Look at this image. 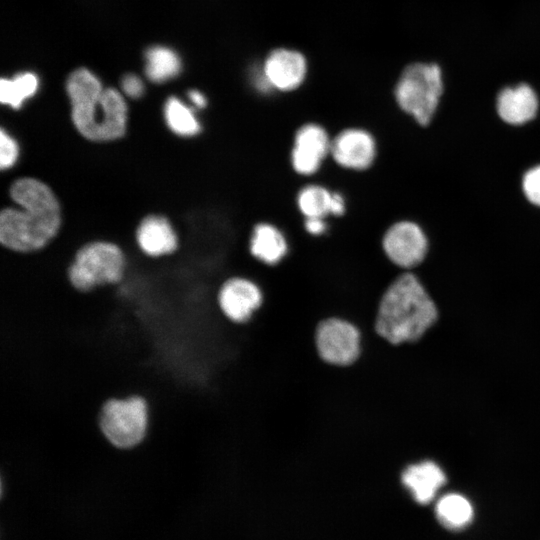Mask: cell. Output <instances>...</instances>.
Segmentation results:
<instances>
[{
  "mask_svg": "<svg viewBox=\"0 0 540 540\" xmlns=\"http://www.w3.org/2000/svg\"><path fill=\"white\" fill-rule=\"evenodd\" d=\"M147 424L146 401L136 395L106 401L99 414L102 433L117 448L138 445L145 437Z\"/></svg>",
  "mask_w": 540,
  "mask_h": 540,
  "instance_id": "obj_6",
  "label": "cell"
},
{
  "mask_svg": "<svg viewBox=\"0 0 540 540\" xmlns=\"http://www.w3.org/2000/svg\"><path fill=\"white\" fill-rule=\"evenodd\" d=\"M307 66L304 56L293 50L276 49L272 51L262 68V72L272 90L289 92L303 83Z\"/></svg>",
  "mask_w": 540,
  "mask_h": 540,
  "instance_id": "obj_12",
  "label": "cell"
},
{
  "mask_svg": "<svg viewBox=\"0 0 540 540\" xmlns=\"http://www.w3.org/2000/svg\"><path fill=\"white\" fill-rule=\"evenodd\" d=\"M295 203L304 218L328 216L341 217L346 212V200L342 193L320 183L303 185L296 193Z\"/></svg>",
  "mask_w": 540,
  "mask_h": 540,
  "instance_id": "obj_15",
  "label": "cell"
},
{
  "mask_svg": "<svg viewBox=\"0 0 540 540\" xmlns=\"http://www.w3.org/2000/svg\"><path fill=\"white\" fill-rule=\"evenodd\" d=\"M38 87V77L31 72L19 73L11 79L3 78L0 81V101L17 110L27 99L34 96Z\"/></svg>",
  "mask_w": 540,
  "mask_h": 540,
  "instance_id": "obj_21",
  "label": "cell"
},
{
  "mask_svg": "<svg viewBox=\"0 0 540 540\" xmlns=\"http://www.w3.org/2000/svg\"><path fill=\"white\" fill-rule=\"evenodd\" d=\"M443 89L442 72L437 64L413 63L402 71L394 97L403 112L425 127L437 111Z\"/></svg>",
  "mask_w": 540,
  "mask_h": 540,
  "instance_id": "obj_4",
  "label": "cell"
},
{
  "mask_svg": "<svg viewBox=\"0 0 540 540\" xmlns=\"http://www.w3.org/2000/svg\"><path fill=\"white\" fill-rule=\"evenodd\" d=\"M436 319L437 308L419 278L404 272L384 291L375 329L389 343L401 344L420 338Z\"/></svg>",
  "mask_w": 540,
  "mask_h": 540,
  "instance_id": "obj_3",
  "label": "cell"
},
{
  "mask_svg": "<svg viewBox=\"0 0 540 540\" xmlns=\"http://www.w3.org/2000/svg\"><path fill=\"white\" fill-rule=\"evenodd\" d=\"M539 109L535 90L526 83L508 86L496 97V111L506 124L520 126L533 120Z\"/></svg>",
  "mask_w": 540,
  "mask_h": 540,
  "instance_id": "obj_13",
  "label": "cell"
},
{
  "mask_svg": "<svg viewBox=\"0 0 540 540\" xmlns=\"http://www.w3.org/2000/svg\"><path fill=\"white\" fill-rule=\"evenodd\" d=\"M19 145L17 140L4 127L0 129V168H12L19 158Z\"/></svg>",
  "mask_w": 540,
  "mask_h": 540,
  "instance_id": "obj_23",
  "label": "cell"
},
{
  "mask_svg": "<svg viewBox=\"0 0 540 540\" xmlns=\"http://www.w3.org/2000/svg\"><path fill=\"white\" fill-rule=\"evenodd\" d=\"M332 137L324 126L307 122L299 126L293 136L289 161L294 173L302 177L315 175L330 157Z\"/></svg>",
  "mask_w": 540,
  "mask_h": 540,
  "instance_id": "obj_10",
  "label": "cell"
},
{
  "mask_svg": "<svg viewBox=\"0 0 540 540\" xmlns=\"http://www.w3.org/2000/svg\"><path fill=\"white\" fill-rule=\"evenodd\" d=\"M145 73L155 83H163L176 77L181 69L178 55L171 49L154 46L146 51Z\"/></svg>",
  "mask_w": 540,
  "mask_h": 540,
  "instance_id": "obj_20",
  "label": "cell"
},
{
  "mask_svg": "<svg viewBox=\"0 0 540 540\" xmlns=\"http://www.w3.org/2000/svg\"><path fill=\"white\" fill-rule=\"evenodd\" d=\"M15 206L0 213V243L17 253L36 252L47 246L62 225L60 202L52 188L34 177H20L9 187Z\"/></svg>",
  "mask_w": 540,
  "mask_h": 540,
  "instance_id": "obj_1",
  "label": "cell"
},
{
  "mask_svg": "<svg viewBox=\"0 0 540 540\" xmlns=\"http://www.w3.org/2000/svg\"><path fill=\"white\" fill-rule=\"evenodd\" d=\"M121 89L126 96L137 99L144 94L145 87L140 77L126 74L121 79Z\"/></svg>",
  "mask_w": 540,
  "mask_h": 540,
  "instance_id": "obj_24",
  "label": "cell"
},
{
  "mask_svg": "<svg viewBox=\"0 0 540 540\" xmlns=\"http://www.w3.org/2000/svg\"><path fill=\"white\" fill-rule=\"evenodd\" d=\"M188 98L191 104L198 109H203L207 106V99L205 95L199 90H189Z\"/></svg>",
  "mask_w": 540,
  "mask_h": 540,
  "instance_id": "obj_26",
  "label": "cell"
},
{
  "mask_svg": "<svg viewBox=\"0 0 540 540\" xmlns=\"http://www.w3.org/2000/svg\"><path fill=\"white\" fill-rule=\"evenodd\" d=\"M380 244L384 256L393 265L407 270L420 265L429 251V239L424 229L409 219L391 223Z\"/></svg>",
  "mask_w": 540,
  "mask_h": 540,
  "instance_id": "obj_7",
  "label": "cell"
},
{
  "mask_svg": "<svg viewBox=\"0 0 540 540\" xmlns=\"http://www.w3.org/2000/svg\"><path fill=\"white\" fill-rule=\"evenodd\" d=\"M315 343L319 356L326 363L347 366L360 354V332L351 322L340 318L321 321L316 329Z\"/></svg>",
  "mask_w": 540,
  "mask_h": 540,
  "instance_id": "obj_8",
  "label": "cell"
},
{
  "mask_svg": "<svg viewBox=\"0 0 540 540\" xmlns=\"http://www.w3.org/2000/svg\"><path fill=\"white\" fill-rule=\"evenodd\" d=\"M435 512L440 524L451 530L465 528L473 518L471 503L464 496L456 493L443 496L437 502Z\"/></svg>",
  "mask_w": 540,
  "mask_h": 540,
  "instance_id": "obj_19",
  "label": "cell"
},
{
  "mask_svg": "<svg viewBox=\"0 0 540 540\" xmlns=\"http://www.w3.org/2000/svg\"><path fill=\"white\" fill-rule=\"evenodd\" d=\"M125 255L109 241H92L82 245L67 270L71 285L81 292L100 285L118 283L125 271Z\"/></svg>",
  "mask_w": 540,
  "mask_h": 540,
  "instance_id": "obj_5",
  "label": "cell"
},
{
  "mask_svg": "<svg viewBox=\"0 0 540 540\" xmlns=\"http://www.w3.org/2000/svg\"><path fill=\"white\" fill-rule=\"evenodd\" d=\"M163 113L167 127L177 136L194 137L202 131V126L192 108L175 96L166 100Z\"/></svg>",
  "mask_w": 540,
  "mask_h": 540,
  "instance_id": "obj_18",
  "label": "cell"
},
{
  "mask_svg": "<svg viewBox=\"0 0 540 540\" xmlns=\"http://www.w3.org/2000/svg\"><path fill=\"white\" fill-rule=\"evenodd\" d=\"M303 227L310 236L320 237L328 231V222L322 217H307L304 218Z\"/></svg>",
  "mask_w": 540,
  "mask_h": 540,
  "instance_id": "obj_25",
  "label": "cell"
},
{
  "mask_svg": "<svg viewBox=\"0 0 540 540\" xmlns=\"http://www.w3.org/2000/svg\"><path fill=\"white\" fill-rule=\"evenodd\" d=\"M377 155V140L366 128L346 127L332 137L330 158L342 169L367 171L374 165Z\"/></svg>",
  "mask_w": 540,
  "mask_h": 540,
  "instance_id": "obj_9",
  "label": "cell"
},
{
  "mask_svg": "<svg viewBox=\"0 0 540 540\" xmlns=\"http://www.w3.org/2000/svg\"><path fill=\"white\" fill-rule=\"evenodd\" d=\"M248 250L258 262L267 266L280 264L289 252L287 237L275 224L267 221L256 223L250 233Z\"/></svg>",
  "mask_w": 540,
  "mask_h": 540,
  "instance_id": "obj_16",
  "label": "cell"
},
{
  "mask_svg": "<svg viewBox=\"0 0 540 540\" xmlns=\"http://www.w3.org/2000/svg\"><path fill=\"white\" fill-rule=\"evenodd\" d=\"M217 297L225 316L238 323L247 321L263 302L260 287L251 279L241 276L224 281Z\"/></svg>",
  "mask_w": 540,
  "mask_h": 540,
  "instance_id": "obj_11",
  "label": "cell"
},
{
  "mask_svg": "<svg viewBox=\"0 0 540 540\" xmlns=\"http://www.w3.org/2000/svg\"><path fill=\"white\" fill-rule=\"evenodd\" d=\"M71 120L86 140L105 143L119 140L127 130L128 107L115 88H103L88 69L74 70L66 81Z\"/></svg>",
  "mask_w": 540,
  "mask_h": 540,
  "instance_id": "obj_2",
  "label": "cell"
},
{
  "mask_svg": "<svg viewBox=\"0 0 540 540\" xmlns=\"http://www.w3.org/2000/svg\"><path fill=\"white\" fill-rule=\"evenodd\" d=\"M135 237L139 249L150 257L169 255L178 247V237L172 224L160 214L144 217L136 229Z\"/></svg>",
  "mask_w": 540,
  "mask_h": 540,
  "instance_id": "obj_14",
  "label": "cell"
},
{
  "mask_svg": "<svg viewBox=\"0 0 540 540\" xmlns=\"http://www.w3.org/2000/svg\"><path fill=\"white\" fill-rule=\"evenodd\" d=\"M521 191L529 203L540 207V163L524 171L521 177Z\"/></svg>",
  "mask_w": 540,
  "mask_h": 540,
  "instance_id": "obj_22",
  "label": "cell"
},
{
  "mask_svg": "<svg viewBox=\"0 0 540 540\" xmlns=\"http://www.w3.org/2000/svg\"><path fill=\"white\" fill-rule=\"evenodd\" d=\"M401 479L413 498L420 504L431 502L446 482L441 468L431 461L408 466L403 471Z\"/></svg>",
  "mask_w": 540,
  "mask_h": 540,
  "instance_id": "obj_17",
  "label": "cell"
}]
</instances>
